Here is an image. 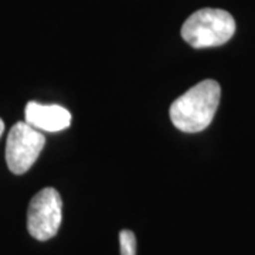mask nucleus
<instances>
[{
	"instance_id": "7",
	"label": "nucleus",
	"mask_w": 255,
	"mask_h": 255,
	"mask_svg": "<svg viewBox=\"0 0 255 255\" xmlns=\"http://www.w3.org/2000/svg\"><path fill=\"white\" fill-rule=\"evenodd\" d=\"M3 130H4V122L0 119V136H1V133H3Z\"/></svg>"
},
{
	"instance_id": "1",
	"label": "nucleus",
	"mask_w": 255,
	"mask_h": 255,
	"mask_svg": "<svg viewBox=\"0 0 255 255\" xmlns=\"http://www.w3.org/2000/svg\"><path fill=\"white\" fill-rule=\"evenodd\" d=\"M221 97L220 84L204 80L180 95L170 107V119L179 130L197 133L204 130L214 118Z\"/></svg>"
},
{
	"instance_id": "5",
	"label": "nucleus",
	"mask_w": 255,
	"mask_h": 255,
	"mask_svg": "<svg viewBox=\"0 0 255 255\" xmlns=\"http://www.w3.org/2000/svg\"><path fill=\"white\" fill-rule=\"evenodd\" d=\"M24 115L26 122L37 130L60 132L71 124V114L60 105H44L31 101L26 105Z\"/></svg>"
},
{
	"instance_id": "6",
	"label": "nucleus",
	"mask_w": 255,
	"mask_h": 255,
	"mask_svg": "<svg viewBox=\"0 0 255 255\" xmlns=\"http://www.w3.org/2000/svg\"><path fill=\"white\" fill-rule=\"evenodd\" d=\"M121 255H136V237L132 231L122 230L119 233Z\"/></svg>"
},
{
	"instance_id": "2",
	"label": "nucleus",
	"mask_w": 255,
	"mask_h": 255,
	"mask_svg": "<svg viewBox=\"0 0 255 255\" xmlns=\"http://www.w3.org/2000/svg\"><path fill=\"white\" fill-rule=\"evenodd\" d=\"M236 33L234 17L221 9H201L187 17L182 27L183 40L193 48L226 44Z\"/></svg>"
},
{
	"instance_id": "4",
	"label": "nucleus",
	"mask_w": 255,
	"mask_h": 255,
	"mask_svg": "<svg viewBox=\"0 0 255 255\" xmlns=\"http://www.w3.org/2000/svg\"><path fill=\"white\" fill-rule=\"evenodd\" d=\"M46 145V137L27 122H17L6 142V162L11 173L23 174L34 164Z\"/></svg>"
},
{
	"instance_id": "3",
	"label": "nucleus",
	"mask_w": 255,
	"mask_h": 255,
	"mask_svg": "<svg viewBox=\"0 0 255 255\" xmlns=\"http://www.w3.org/2000/svg\"><path fill=\"white\" fill-rule=\"evenodd\" d=\"M63 220V200L53 187L40 190L31 199L27 210V230L38 241H47L57 234Z\"/></svg>"
}]
</instances>
